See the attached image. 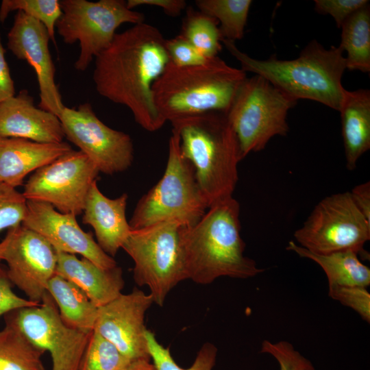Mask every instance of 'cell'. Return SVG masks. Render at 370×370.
I'll list each match as a JSON object with an SVG mask.
<instances>
[{
  "mask_svg": "<svg viewBox=\"0 0 370 370\" xmlns=\"http://www.w3.org/2000/svg\"><path fill=\"white\" fill-rule=\"evenodd\" d=\"M12 286L6 268L0 264V318L10 311L40 304L19 297L13 291Z\"/></svg>",
  "mask_w": 370,
  "mask_h": 370,
  "instance_id": "obj_37",
  "label": "cell"
},
{
  "mask_svg": "<svg viewBox=\"0 0 370 370\" xmlns=\"http://www.w3.org/2000/svg\"><path fill=\"white\" fill-rule=\"evenodd\" d=\"M58 118L65 137L88 158L99 173L113 175L131 166L134 146L130 136L103 123L90 103L77 108L64 106Z\"/></svg>",
  "mask_w": 370,
  "mask_h": 370,
  "instance_id": "obj_13",
  "label": "cell"
},
{
  "mask_svg": "<svg viewBox=\"0 0 370 370\" xmlns=\"http://www.w3.org/2000/svg\"><path fill=\"white\" fill-rule=\"evenodd\" d=\"M125 370H157L155 365L149 360H132Z\"/></svg>",
  "mask_w": 370,
  "mask_h": 370,
  "instance_id": "obj_41",
  "label": "cell"
},
{
  "mask_svg": "<svg viewBox=\"0 0 370 370\" xmlns=\"http://www.w3.org/2000/svg\"><path fill=\"white\" fill-rule=\"evenodd\" d=\"M14 10L21 11L41 23L47 29L51 40L55 44L56 25L62 15L58 0H3L0 5V22L5 21Z\"/></svg>",
  "mask_w": 370,
  "mask_h": 370,
  "instance_id": "obj_30",
  "label": "cell"
},
{
  "mask_svg": "<svg viewBox=\"0 0 370 370\" xmlns=\"http://www.w3.org/2000/svg\"><path fill=\"white\" fill-rule=\"evenodd\" d=\"M338 46L347 53V69L370 71V6L369 3L354 12L341 27Z\"/></svg>",
  "mask_w": 370,
  "mask_h": 370,
  "instance_id": "obj_25",
  "label": "cell"
},
{
  "mask_svg": "<svg viewBox=\"0 0 370 370\" xmlns=\"http://www.w3.org/2000/svg\"><path fill=\"white\" fill-rule=\"evenodd\" d=\"M126 3L130 10L140 5L160 7L171 16H179L186 9L187 4L184 0H128Z\"/></svg>",
  "mask_w": 370,
  "mask_h": 370,
  "instance_id": "obj_38",
  "label": "cell"
},
{
  "mask_svg": "<svg viewBox=\"0 0 370 370\" xmlns=\"http://www.w3.org/2000/svg\"><path fill=\"white\" fill-rule=\"evenodd\" d=\"M369 3L367 0H315L314 10L319 14L332 16L341 28L349 16Z\"/></svg>",
  "mask_w": 370,
  "mask_h": 370,
  "instance_id": "obj_36",
  "label": "cell"
},
{
  "mask_svg": "<svg viewBox=\"0 0 370 370\" xmlns=\"http://www.w3.org/2000/svg\"><path fill=\"white\" fill-rule=\"evenodd\" d=\"M246 78V72L218 56L191 66L169 62L153 85V101L166 122L208 112L226 114Z\"/></svg>",
  "mask_w": 370,
  "mask_h": 370,
  "instance_id": "obj_5",
  "label": "cell"
},
{
  "mask_svg": "<svg viewBox=\"0 0 370 370\" xmlns=\"http://www.w3.org/2000/svg\"><path fill=\"white\" fill-rule=\"evenodd\" d=\"M47 291L64 323L82 331H93L98 308L77 285L55 274L47 284Z\"/></svg>",
  "mask_w": 370,
  "mask_h": 370,
  "instance_id": "obj_24",
  "label": "cell"
},
{
  "mask_svg": "<svg viewBox=\"0 0 370 370\" xmlns=\"http://www.w3.org/2000/svg\"><path fill=\"white\" fill-rule=\"evenodd\" d=\"M207 58L217 56L223 40L218 21L199 10L188 9L180 34Z\"/></svg>",
  "mask_w": 370,
  "mask_h": 370,
  "instance_id": "obj_28",
  "label": "cell"
},
{
  "mask_svg": "<svg viewBox=\"0 0 370 370\" xmlns=\"http://www.w3.org/2000/svg\"><path fill=\"white\" fill-rule=\"evenodd\" d=\"M184 157L193 165L198 185L209 207L232 197L241 160L236 136L227 115L208 112L174 120Z\"/></svg>",
  "mask_w": 370,
  "mask_h": 370,
  "instance_id": "obj_4",
  "label": "cell"
},
{
  "mask_svg": "<svg viewBox=\"0 0 370 370\" xmlns=\"http://www.w3.org/2000/svg\"><path fill=\"white\" fill-rule=\"evenodd\" d=\"M357 208L370 222V183L367 182L356 186L350 192Z\"/></svg>",
  "mask_w": 370,
  "mask_h": 370,
  "instance_id": "obj_40",
  "label": "cell"
},
{
  "mask_svg": "<svg viewBox=\"0 0 370 370\" xmlns=\"http://www.w3.org/2000/svg\"><path fill=\"white\" fill-rule=\"evenodd\" d=\"M99 171L81 151L71 150L34 171L24 184L27 200L51 205L62 213L82 214L85 200Z\"/></svg>",
  "mask_w": 370,
  "mask_h": 370,
  "instance_id": "obj_12",
  "label": "cell"
},
{
  "mask_svg": "<svg viewBox=\"0 0 370 370\" xmlns=\"http://www.w3.org/2000/svg\"><path fill=\"white\" fill-rule=\"evenodd\" d=\"M128 195L110 199L99 190L97 181L86 195L82 222L94 230L97 243L111 257L115 256L132 230L126 218Z\"/></svg>",
  "mask_w": 370,
  "mask_h": 370,
  "instance_id": "obj_19",
  "label": "cell"
},
{
  "mask_svg": "<svg viewBox=\"0 0 370 370\" xmlns=\"http://www.w3.org/2000/svg\"><path fill=\"white\" fill-rule=\"evenodd\" d=\"M7 264L13 285L29 301L40 303L47 286L56 274L57 253L40 234L21 225L8 230L0 242V262Z\"/></svg>",
  "mask_w": 370,
  "mask_h": 370,
  "instance_id": "obj_14",
  "label": "cell"
},
{
  "mask_svg": "<svg viewBox=\"0 0 370 370\" xmlns=\"http://www.w3.org/2000/svg\"><path fill=\"white\" fill-rule=\"evenodd\" d=\"M131 361L110 342L92 331L78 370H125Z\"/></svg>",
  "mask_w": 370,
  "mask_h": 370,
  "instance_id": "obj_31",
  "label": "cell"
},
{
  "mask_svg": "<svg viewBox=\"0 0 370 370\" xmlns=\"http://www.w3.org/2000/svg\"><path fill=\"white\" fill-rule=\"evenodd\" d=\"M45 352L12 325L5 324L0 330V370H46Z\"/></svg>",
  "mask_w": 370,
  "mask_h": 370,
  "instance_id": "obj_26",
  "label": "cell"
},
{
  "mask_svg": "<svg viewBox=\"0 0 370 370\" xmlns=\"http://www.w3.org/2000/svg\"><path fill=\"white\" fill-rule=\"evenodd\" d=\"M296 103L260 75L245 79L226 113L241 160L264 149L273 136H286L288 112Z\"/></svg>",
  "mask_w": 370,
  "mask_h": 370,
  "instance_id": "obj_8",
  "label": "cell"
},
{
  "mask_svg": "<svg viewBox=\"0 0 370 370\" xmlns=\"http://www.w3.org/2000/svg\"><path fill=\"white\" fill-rule=\"evenodd\" d=\"M8 49L34 69L39 87L38 107L59 117L64 105L55 82L56 68L49 48L45 27L21 11L14 16L7 35Z\"/></svg>",
  "mask_w": 370,
  "mask_h": 370,
  "instance_id": "obj_16",
  "label": "cell"
},
{
  "mask_svg": "<svg viewBox=\"0 0 370 370\" xmlns=\"http://www.w3.org/2000/svg\"><path fill=\"white\" fill-rule=\"evenodd\" d=\"M27 213V199L16 188L0 184V232L21 225Z\"/></svg>",
  "mask_w": 370,
  "mask_h": 370,
  "instance_id": "obj_32",
  "label": "cell"
},
{
  "mask_svg": "<svg viewBox=\"0 0 370 370\" xmlns=\"http://www.w3.org/2000/svg\"><path fill=\"white\" fill-rule=\"evenodd\" d=\"M182 226L170 221L132 230L121 248L134 262L135 283L147 286L159 306L164 305L170 291L185 280L180 245Z\"/></svg>",
  "mask_w": 370,
  "mask_h": 370,
  "instance_id": "obj_7",
  "label": "cell"
},
{
  "mask_svg": "<svg viewBox=\"0 0 370 370\" xmlns=\"http://www.w3.org/2000/svg\"><path fill=\"white\" fill-rule=\"evenodd\" d=\"M145 336L151 360L157 370H212L215 365L218 349L211 343L203 344L192 365L184 369L176 363L169 348L162 346L152 332L147 330Z\"/></svg>",
  "mask_w": 370,
  "mask_h": 370,
  "instance_id": "obj_29",
  "label": "cell"
},
{
  "mask_svg": "<svg viewBox=\"0 0 370 370\" xmlns=\"http://www.w3.org/2000/svg\"><path fill=\"white\" fill-rule=\"evenodd\" d=\"M5 49L0 34V103L15 95L14 82L5 60Z\"/></svg>",
  "mask_w": 370,
  "mask_h": 370,
  "instance_id": "obj_39",
  "label": "cell"
},
{
  "mask_svg": "<svg viewBox=\"0 0 370 370\" xmlns=\"http://www.w3.org/2000/svg\"><path fill=\"white\" fill-rule=\"evenodd\" d=\"M0 136L40 143H59L65 137L58 116L36 107L27 90L0 103Z\"/></svg>",
  "mask_w": 370,
  "mask_h": 370,
  "instance_id": "obj_18",
  "label": "cell"
},
{
  "mask_svg": "<svg viewBox=\"0 0 370 370\" xmlns=\"http://www.w3.org/2000/svg\"><path fill=\"white\" fill-rule=\"evenodd\" d=\"M260 352L273 356L279 364L280 370H317L310 360L286 341L272 343L264 340Z\"/></svg>",
  "mask_w": 370,
  "mask_h": 370,
  "instance_id": "obj_33",
  "label": "cell"
},
{
  "mask_svg": "<svg viewBox=\"0 0 370 370\" xmlns=\"http://www.w3.org/2000/svg\"><path fill=\"white\" fill-rule=\"evenodd\" d=\"M72 150L69 144L40 143L0 136V184L16 188L25 178Z\"/></svg>",
  "mask_w": 370,
  "mask_h": 370,
  "instance_id": "obj_20",
  "label": "cell"
},
{
  "mask_svg": "<svg viewBox=\"0 0 370 370\" xmlns=\"http://www.w3.org/2000/svg\"><path fill=\"white\" fill-rule=\"evenodd\" d=\"M221 42L242 70L262 77L290 99L315 101L339 112L346 92L341 79L347 69L339 47L327 49L313 40L296 59L283 60L272 55L260 60L241 51L235 42Z\"/></svg>",
  "mask_w": 370,
  "mask_h": 370,
  "instance_id": "obj_3",
  "label": "cell"
},
{
  "mask_svg": "<svg viewBox=\"0 0 370 370\" xmlns=\"http://www.w3.org/2000/svg\"><path fill=\"white\" fill-rule=\"evenodd\" d=\"M240 204L232 196L210 206L191 226H182L180 245L185 280L210 284L221 277L248 279L264 269L244 255Z\"/></svg>",
  "mask_w": 370,
  "mask_h": 370,
  "instance_id": "obj_2",
  "label": "cell"
},
{
  "mask_svg": "<svg viewBox=\"0 0 370 370\" xmlns=\"http://www.w3.org/2000/svg\"><path fill=\"white\" fill-rule=\"evenodd\" d=\"M208 208L194 168L182 155L179 136L172 130L164 174L138 200L129 221L130 227L137 230L170 221L191 226Z\"/></svg>",
  "mask_w": 370,
  "mask_h": 370,
  "instance_id": "obj_6",
  "label": "cell"
},
{
  "mask_svg": "<svg viewBox=\"0 0 370 370\" xmlns=\"http://www.w3.org/2000/svg\"><path fill=\"white\" fill-rule=\"evenodd\" d=\"M346 167L356 168L358 159L370 148V91L347 90L339 110Z\"/></svg>",
  "mask_w": 370,
  "mask_h": 370,
  "instance_id": "obj_22",
  "label": "cell"
},
{
  "mask_svg": "<svg viewBox=\"0 0 370 370\" xmlns=\"http://www.w3.org/2000/svg\"><path fill=\"white\" fill-rule=\"evenodd\" d=\"M165 38L145 23L116 33L95 58L92 79L97 92L125 106L144 130L155 132L166 123L153 98L152 87L169 62Z\"/></svg>",
  "mask_w": 370,
  "mask_h": 370,
  "instance_id": "obj_1",
  "label": "cell"
},
{
  "mask_svg": "<svg viewBox=\"0 0 370 370\" xmlns=\"http://www.w3.org/2000/svg\"><path fill=\"white\" fill-rule=\"evenodd\" d=\"M293 236L297 244L315 254L351 250L369 259L364 245L370 239V222L349 192L325 197L314 208Z\"/></svg>",
  "mask_w": 370,
  "mask_h": 370,
  "instance_id": "obj_10",
  "label": "cell"
},
{
  "mask_svg": "<svg viewBox=\"0 0 370 370\" xmlns=\"http://www.w3.org/2000/svg\"><path fill=\"white\" fill-rule=\"evenodd\" d=\"M62 15L56 29L64 42H79L80 51L75 62L79 71L87 69L112 42L123 23L144 22L143 13L130 10L123 0H61Z\"/></svg>",
  "mask_w": 370,
  "mask_h": 370,
  "instance_id": "obj_9",
  "label": "cell"
},
{
  "mask_svg": "<svg viewBox=\"0 0 370 370\" xmlns=\"http://www.w3.org/2000/svg\"><path fill=\"white\" fill-rule=\"evenodd\" d=\"M164 44L169 62L177 66H197L204 64L210 59L201 55L181 35L166 39Z\"/></svg>",
  "mask_w": 370,
  "mask_h": 370,
  "instance_id": "obj_35",
  "label": "cell"
},
{
  "mask_svg": "<svg viewBox=\"0 0 370 370\" xmlns=\"http://www.w3.org/2000/svg\"><path fill=\"white\" fill-rule=\"evenodd\" d=\"M3 317L5 324L14 326L35 346L49 352L51 370H78L92 332L64 323L48 293L38 305L10 311Z\"/></svg>",
  "mask_w": 370,
  "mask_h": 370,
  "instance_id": "obj_11",
  "label": "cell"
},
{
  "mask_svg": "<svg viewBox=\"0 0 370 370\" xmlns=\"http://www.w3.org/2000/svg\"><path fill=\"white\" fill-rule=\"evenodd\" d=\"M22 225L42 236L56 251L79 254L103 269L117 265L92 235L81 228L75 215L60 212L49 204L27 200Z\"/></svg>",
  "mask_w": 370,
  "mask_h": 370,
  "instance_id": "obj_17",
  "label": "cell"
},
{
  "mask_svg": "<svg viewBox=\"0 0 370 370\" xmlns=\"http://www.w3.org/2000/svg\"><path fill=\"white\" fill-rule=\"evenodd\" d=\"M152 296L134 288L98 308L93 332L114 345L130 360H151L145 317Z\"/></svg>",
  "mask_w": 370,
  "mask_h": 370,
  "instance_id": "obj_15",
  "label": "cell"
},
{
  "mask_svg": "<svg viewBox=\"0 0 370 370\" xmlns=\"http://www.w3.org/2000/svg\"><path fill=\"white\" fill-rule=\"evenodd\" d=\"M328 295L357 312L367 323H370V293L367 287L328 286Z\"/></svg>",
  "mask_w": 370,
  "mask_h": 370,
  "instance_id": "obj_34",
  "label": "cell"
},
{
  "mask_svg": "<svg viewBox=\"0 0 370 370\" xmlns=\"http://www.w3.org/2000/svg\"><path fill=\"white\" fill-rule=\"evenodd\" d=\"M251 0H197L199 10L214 18L223 40L235 42L244 36Z\"/></svg>",
  "mask_w": 370,
  "mask_h": 370,
  "instance_id": "obj_27",
  "label": "cell"
},
{
  "mask_svg": "<svg viewBox=\"0 0 370 370\" xmlns=\"http://www.w3.org/2000/svg\"><path fill=\"white\" fill-rule=\"evenodd\" d=\"M286 249L308 258L325 272L328 286H362L370 285V269L362 263L358 254L351 250L328 254H315L290 241Z\"/></svg>",
  "mask_w": 370,
  "mask_h": 370,
  "instance_id": "obj_23",
  "label": "cell"
},
{
  "mask_svg": "<svg viewBox=\"0 0 370 370\" xmlns=\"http://www.w3.org/2000/svg\"><path fill=\"white\" fill-rule=\"evenodd\" d=\"M57 253L56 274L82 289L97 307L103 306L122 293L125 286L122 269L116 265L103 269L89 260L76 255Z\"/></svg>",
  "mask_w": 370,
  "mask_h": 370,
  "instance_id": "obj_21",
  "label": "cell"
}]
</instances>
